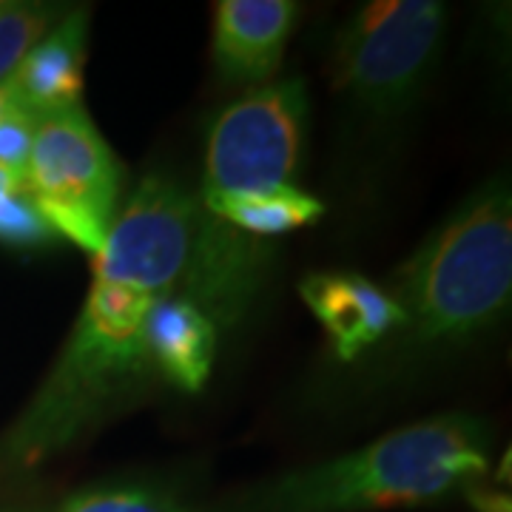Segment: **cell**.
<instances>
[{"label": "cell", "mask_w": 512, "mask_h": 512, "mask_svg": "<svg viewBox=\"0 0 512 512\" xmlns=\"http://www.w3.org/2000/svg\"><path fill=\"white\" fill-rule=\"evenodd\" d=\"M487 473V427L436 416L356 453L279 476L208 512H370L436 504Z\"/></svg>", "instance_id": "cell-1"}, {"label": "cell", "mask_w": 512, "mask_h": 512, "mask_svg": "<svg viewBox=\"0 0 512 512\" xmlns=\"http://www.w3.org/2000/svg\"><path fill=\"white\" fill-rule=\"evenodd\" d=\"M154 302L148 293L94 282L52 376L0 444L3 470H32L72 447L117 399L146 382L151 359L143 328Z\"/></svg>", "instance_id": "cell-2"}, {"label": "cell", "mask_w": 512, "mask_h": 512, "mask_svg": "<svg viewBox=\"0 0 512 512\" xmlns=\"http://www.w3.org/2000/svg\"><path fill=\"white\" fill-rule=\"evenodd\" d=\"M512 293V197L495 177L404 265V325L419 342H467L507 311Z\"/></svg>", "instance_id": "cell-3"}, {"label": "cell", "mask_w": 512, "mask_h": 512, "mask_svg": "<svg viewBox=\"0 0 512 512\" xmlns=\"http://www.w3.org/2000/svg\"><path fill=\"white\" fill-rule=\"evenodd\" d=\"M26 191L57 237L100 251L114 225L120 165L83 106L37 123Z\"/></svg>", "instance_id": "cell-4"}, {"label": "cell", "mask_w": 512, "mask_h": 512, "mask_svg": "<svg viewBox=\"0 0 512 512\" xmlns=\"http://www.w3.org/2000/svg\"><path fill=\"white\" fill-rule=\"evenodd\" d=\"M439 0H376L359 9L333 52V83L365 109H402L430 72L444 35Z\"/></svg>", "instance_id": "cell-5"}, {"label": "cell", "mask_w": 512, "mask_h": 512, "mask_svg": "<svg viewBox=\"0 0 512 512\" xmlns=\"http://www.w3.org/2000/svg\"><path fill=\"white\" fill-rule=\"evenodd\" d=\"M205 214L183 185L160 174L146 177L94 254V282L154 299L177 296L194 265Z\"/></svg>", "instance_id": "cell-6"}, {"label": "cell", "mask_w": 512, "mask_h": 512, "mask_svg": "<svg viewBox=\"0 0 512 512\" xmlns=\"http://www.w3.org/2000/svg\"><path fill=\"white\" fill-rule=\"evenodd\" d=\"M308 120L302 80L268 83L217 117L205 148L202 197L291 185Z\"/></svg>", "instance_id": "cell-7"}, {"label": "cell", "mask_w": 512, "mask_h": 512, "mask_svg": "<svg viewBox=\"0 0 512 512\" xmlns=\"http://www.w3.org/2000/svg\"><path fill=\"white\" fill-rule=\"evenodd\" d=\"M291 0H220L214 15V63L231 83H259L279 69L296 23Z\"/></svg>", "instance_id": "cell-8"}, {"label": "cell", "mask_w": 512, "mask_h": 512, "mask_svg": "<svg viewBox=\"0 0 512 512\" xmlns=\"http://www.w3.org/2000/svg\"><path fill=\"white\" fill-rule=\"evenodd\" d=\"M299 293L325 325L342 362L356 359L362 350L407 322L402 305L365 276L313 274L299 285Z\"/></svg>", "instance_id": "cell-9"}, {"label": "cell", "mask_w": 512, "mask_h": 512, "mask_svg": "<svg viewBox=\"0 0 512 512\" xmlns=\"http://www.w3.org/2000/svg\"><path fill=\"white\" fill-rule=\"evenodd\" d=\"M89 12H66L49 35L23 57L15 77V103L37 120L63 111L80 109L83 100V69H86Z\"/></svg>", "instance_id": "cell-10"}, {"label": "cell", "mask_w": 512, "mask_h": 512, "mask_svg": "<svg viewBox=\"0 0 512 512\" xmlns=\"http://www.w3.org/2000/svg\"><path fill=\"white\" fill-rule=\"evenodd\" d=\"M151 365L180 390L197 393L211 376L217 356V328L191 302L165 296L157 299L143 328Z\"/></svg>", "instance_id": "cell-11"}, {"label": "cell", "mask_w": 512, "mask_h": 512, "mask_svg": "<svg viewBox=\"0 0 512 512\" xmlns=\"http://www.w3.org/2000/svg\"><path fill=\"white\" fill-rule=\"evenodd\" d=\"M202 205L220 217L222 222L234 225L248 237H276L288 234L302 225H311L322 214L325 205L299 191L296 185L271 188V191H254V194H217L202 197Z\"/></svg>", "instance_id": "cell-12"}, {"label": "cell", "mask_w": 512, "mask_h": 512, "mask_svg": "<svg viewBox=\"0 0 512 512\" xmlns=\"http://www.w3.org/2000/svg\"><path fill=\"white\" fill-rule=\"evenodd\" d=\"M66 18L57 3H3L0 6V86H6L23 57Z\"/></svg>", "instance_id": "cell-13"}, {"label": "cell", "mask_w": 512, "mask_h": 512, "mask_svg": "<svg viewBox=\"0 0 512 512\" xmlns=\"http://www.w3.org/2000/svg\"><path fill=\"white\" fill-rule=\"evenodd\" d=\"M60 512H191L160 490H92L69 498Z\"/></svg>", "instance_id": "cell-14"}, {"label": "cell", "mask_w": 512, "mask_h": 512, "mask_svg": "<svg viewBox=\"0 0 512 512\" xmlns=\"http://www.w3.org/2000/svg\"><path fill=\"white\" fill-rule=\"evenodd\" d=\"M57 239L26 188L0 200V242L6 245H46Z\"/></svg>", "instance_id": "cell-15"}, {"label": "cell", "mask_w": 512, "mask_h": 512, "mask_svg": "<svg viewBox=\"0 0 512 512\" xmlns=\"http://www.w3.org/2000/svg\"><path fill=\"white\" fill-rule=\"evenodd\" d=\"M35 114L23 109V106H12L0 117V165L26 188V168H29V157H32V146H35L37 131Z\"/></svg>", "instance_id": "cell-16"}, {"label": "cell", "mask_w": 512, "mask_h": 512, "mask_svg": "<svg viewBox=\"0 0 512 512\" xmlns=\"http://www.w3.org/2000/svg\"><path fill=\"white\" fill-rule=\"evenodd\" d=\"M467 501L476 507L478 512H512L510 495L501 493V490H484V487H467Z\"/></svg>", "instance_id": "cell-17"}, {"label": "cell", "mask_w": 512, "mask_h": 512, "mask_svg": "<svg viewBox=\"0 0 512 512\" xmlns=\"http://www.w3.org/2000/svg\"><path fill=\"white\" fill-rule=\"evenodd\" d=\"M20 188H23V185H20L18 180H15V177L0 165V200H6L9 194H15V191H20Z\"/></svg>", "instance_id": "cell-18"}, {"label": "cell", "mask_w": 512, "mask_h": 512, "mask_svg": "<svg viewBox=\"0 0 512 512\" xmlns=\"http://www.w3.org/2000/svg\"><path fill=\"white\" fill-rule=\"evenodd\" d=\"M12 106H15V89H12V83H6V86H0V117Z\"/></svg>", "instance_id": "cell-19"}, {"label": "cell", "mask_w": 512, "mask_h": 512, "mask_svg": "<svg viewBox=\"0 0 512 512\" xmlns=\"http://www.w3.org/2000/svg\"><path fill=\"white\" fill-rule=\"evenodd\" d=\"M0 6H3V0H0Z\"/></svg>", "instance_id": "cell-20"}]
</instances>
